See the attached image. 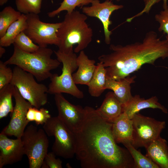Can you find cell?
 <instances>
[{"label": "cell", "mask_w": 168, "mask_h": 168, "mask_svg": "<svg viewBox=\"0 0 168 168\" xmlns=\"http://www.w3.org/2000/svg\"><path fill=\"white\" fill-rule=\"evenodd\" d=\"M86 115L80 129L74 133L75 155L82 168L134 167L127 150L119 146L112 132V123L97 110L85 107Z\"/></svg>", "instance_id": "6da1fadb"}, {"label": "cell", "mask_w": 168, "mask_h": 168, "mask_svg": "<svg viewBox=\"0 0 168 168\" xmlns=\"http://www.w3.org/2000/svg\"><path fill=\"white\" fill-rule=\"evenodd\" d=\"M111 52L98 58L105 68L106 77L115 80L125 78L144 64L154 65L157 59L168 58V40H161L154 31L145 35L141 42L123 45H110Z\"/></svg>", "instance_id": "7a4b0ae2"}, {"label": "cell", "mask_w": 168, "mask_h": 168, "mask_svg": "<svg viewBox=\"0 0 168 168\" xmlns=\"http://www.w3.org/2000/svg\"><path fill=\"white\" fill-rule=\"evenodd\" d=\"M87 18L86 15L77 10L67 13L57 32L60 41L58 51L66 54L73 51L78 53L87 47L93 35L92 29L86 22Z\"/></svg>", "instance_id": "3957f363"}, {"label": "cell", "mask_w": 168, "mask_h": 168, "mask_svg": "<svg viewBox=\"0 0 168 168\" xmlns=\"http://www.w3.org/2000/svg\"><path fill=\"white\" fill-rule=\"evenodd\" d=\"M12 55L5 64L14 65L32 74L39 82L50 78L52 74L51 70L59 67L60 62L51 56L53 50L47 47H40L32 53L25 52L15 43Z\"/></svg>", "instance_id": "277c9868"}, {"label": "cell", "mask_w": 168, "mask_h": 168, "mask_svg": "<svg viewBox=\"0 0 168 168\" xmlns=\"http://www.w3.org/2000/svg\"><path fill=\"white\" fill-rule=\"evenodd\" d=\"M57 59L63 64L62 72L58 75L52 74L48 93L51 94L66 93L78 99L84 97L83 92L77 87L72 77L73 72L77 68V56L74 51L66 54L58 51H54Z\"/></svg>", "instance_id": "5b68a950"}, {"label": "cell", "mask_w": 168, "mask_h": 168, "mask_svg": "<svg viewBox=\"0 0 168 168\" xmlns=\"http://www.w3.org/2000/svg\"><path fill=\"white\" fill-rule=\"evenodd\" d=\"M43 129L48 136L55 138L52 150L56 155L65 159L72 158L75 155L74 133L57 116L49 119L43 124Z\"/></svg>", "instance_id": "8992f818"}, {"label": "cell", "mask_w": 168, "mask_h": 168, "mask_svg": "<svg viewBox=\"0 0 168 168\" xmlns=\"http://www.w3.org/2000/svg\"><path fill=\"white\" fill-rule=\"evenodd\" d=\"M13 71L10 83L17 88L21 96L32 106L39 109L47 103L48 87L38 83L32 74L17 66Z\"/></svg>", "instance_id": "52a82bcc"}, {"label": "cell", "mask_w": 168, "mask_h": 168, "mask_svg": "<svg viewBox=\"0 0 168 168\" xmlns=\"http://www.w3.org/2000/svg\"><path fill=\"white\" fill-rule=\"evenodd\" d=\"M47 136L43 129H38L32 124L25 130L21 138L30 168H41L48 152L49 141Z\"/></svg>", "instance_id": "ba28073f"}, {"label": "cell", "mask_w": 168, "mask_h": 168, "mask_svg": "<svg viewBox=\"0 0 168 168\" xmlns=\"http://www.w3.org/2000/svg\"><path fill=\"white\" fill-rule=\"evenodd\" d=\"M26 15L27 26L24 31L34 43L42 47L49 44L59 46L60 41L57 32L61 22L46 23L40 20L38 14Z\"/></svg>", "instance_id": "9c48e42d"}, {"label": "cell", "mask_w": 168, "mask_h": 168, "mask_svg": "<svg viewBox=\"0 0 168 168\" xmlns=\"http://www.w3.org/2000/svg\"><path fill=\"white\" fill-rule=\"evenodd\" d=\"M133 124L132 145L136 148L145 147L149 143L160 136L165 128L166 122L136 114L132 119Z\"/></svg>", "instance_id": "30bf717a"}, {"label": "cell", "mask_w": 168, "mask_h": 168, "mask_svg": "<svg viewBox=\"0 0 168 168\" xmlns=\"http://www.w3.org/2000/svg\"><path fill=\"white\" fill-rule=\"evenodd\" d=\"M13 96L15 104L11 118L8 125L2 132L7 136H13L16 138H21L29 122L26 118L27 111L32 106L23 97L15 86Z\"/></svg>", "instance_id": "8fae6325"}, {"label": "cell", "mask_w": 168, "mask_h": 168, "mask_svg": "<svg viewBox=\"0 0 168 168\" xmlns=\"http://www.w3.org/2000/svg\"><path fill=\"white\" fill-rule=\"evenodd\" d=\"M54 100L58 117L74 133L77 132L82 125L86 116L85 107L71 104L62 93L55 94Z\"/></svg>", "instance_id": "7c38bea8"}, {"label": "cell", "mask_w": 168, "mask_h": 168, "mask_svg": "<svg viewBox=\"0 0 168 168\" xmlns=\"http://www.w3.org/2000/svg\"><path fill=\"white\" fill-rule=\"evenodd\" d=\"M90 6L82 7V12L87 16L95 17L102 23L105 35V41L107 44H110L112 32L109 29L112 21L110 20L112 13L116 10L122 8V5L114 4L111 0H106L100 2L99 0H93Z\"/></svg>", "instance_id": "4fadbf2b"}, {"label": "cell", "mask_w": 168, "mask_h": 168, "mask_svg": "<svg viewBox=\"0 0 168 168\" xmlns=\"http://www.w3.org/2000/svg\"><path fill=\"white\" fill-rule=\"evenodd\" d=\"M2 132L0 134V168L21 161L25 155L21 138L12 139Z\"/></svg>", "instance_id": "5bb4252c"}, {"label": "cell", "mask_w": 168, "mask_h": 168, "mask_svg": "<svg viewBox=\"0 0 168 168\" xmlns=\"http://www.w3.org/2000/svg\"><path fill=\"white\" fill-rule=\"evenodd\" d=\"M147 108L158 109L166 114L168 112L167 109L158 102L156 96H153L146 99L141 98L139 95L133 96L127 104L123 106V112L129 119H132L136 114L139 113L142 110Z\"/></svg>", "instance_id": "9a60e30c"}, {"label": "cell", "mask_w": 168, "mask_h": 168, "mask_svg": "<svg viewBox=\"0 0 168 168\" xmlns=\"http://www.w3.org/2000/svg\"><path fill=\"white\" fill-rule=\"evenodd\" d=\"M135 76H128L119 80L106 77L105 88L113 91L122 106L127 104L132 98L131 85L135 82Z\"/></svg>", "instance_id": "2e32d148"}, {"label": "cell", "mask_w": 168, "mask_h": 168, "mask_svg": "<svg viewBox=\"0 0 168 168\" xmlns=\"http://www.w3.org/2000/svg\"><path fill=\"white\" fill-rule=\"evenodd\" d=\"M78 69L72 74L76 84L88 85L95 72L96 61L89 59L83 50L80 52L77 59Z\"/></svg>", "instance_id": "e0dca14e"}, {"label": "cell", "mask_w": 168, "mask_h": 168, "mask_svg": "<svg viewBox=\"0 0 168 168\" xmlns=\"http://www.w3.org/2000/svg\"><path fill=\"white\" fill-rule=\"evenodd\" d=\"M145 155L161 168H168V146L166 141L160 136L145 147Z\"/></svg>", "instance_id": "ac0fdd59"}, {"label": "cell", "mask_w": 168, "mask_h": 168, "mask_svg": "<svg viewBox=\"0 0 168 168\" xmlns=\"http://www.w3.org/2000/svg\"><path fill=\"white\" fill-rule=\"evenodd\" d=\"M133 130L132 119L123 112L112 123V133L117 143H122L126 141L131 143Z\"/></svg>", "instance_id": "d6986e66"}, {"label": "cell", "mask_w": 168, "mask_h": 168, "mask_svg": "<svg viewBox=\"0 0 168 168\" xmlns=\"http://www.w3.org/2000/svg\"><path fill=\"white\" fill-rule=\"evenodd\" d=\"M106 120L112 122L123 112V106L113 91L108 92L100 107L96 109Z\"/></svg>", "instance_id": "ffe728a7"}, {"label": "cell", "mask_w": 168, "mask_h": 168, "mask_svg": "<svg viewBox=\"0 0 168 168\" xmlns=\"http://www.w3.org/2000/svg\"><path fill=\"white\" fill-rule=\"evenodd\" d=\"M106 79L105 68L99 62L96 65L93 76L87 85L88 92L91 96L99 97L106 90Z\"/></svg>", "instance_id": "44dd1931"}, {"label": "cell", "mask_w": 168, "mask_h": 168, "mask_svg": "<svg viewBox=\"0 0 168 168\" xmlns=\"http://www.w3.org/2000/svg\"><path fill=\"white\" fill-rule=\"evenodd\" d=\"M27 16L22 14L19 18L12 24L7 28L5 34L0 39V46L4 47L13 44L15 39L27 27Z\"/></svg>", "instance_id": "7402d4cb"}, {"label": "cell", "mask_w": 168, "mask_h": 168, "mask_svg": "<svg viewBox=\"0 0 168 168\" xmlns=\"http://www.w3.org/2000/svg\"><path fill=\"white\" fill-rule=\"evenodd\" d=\"M15 86L10 83L0 90V119L7 116L9 113L13 112L14 107L12 102V97Z\"/></svg>", "instance_id": "603a6c76"}, {"label": "cell", "mask_w": 168, "mask_h": 168, "mask_svg": "<svg viewBox=\"0 0 168 168\" xmlns=\"http://www.w3.org/2000/svg\"><path fill=\"white\" fill-rule=\"evenodd\" d=\"M127 148L133 159L135 168H159V166L149 158L138 151L129 141L122 143Z\"/></svg>", "instance_id": "cb8c5ba5"}, {"label": "cell", "mask_w": 168, "mask_h": 168, "mask_svg": "<svg viewBox=\"0 0 168 168\" xmlns=\"http://www.w3.org/2000/svg\"><path fill=\"white\" fill-rule=\"evenodd\" d=\"M22 13L12 7L8 6L0 12V38L5 34L9 26L18 20Z\"/></svg>", "instance_id": "d4e9b609"}, {"label": "cell", "mask_w": 168, "mask_h": 168, "mask_svg": "<svg viewBox=\"0 0 168 168\" xmlns=\"http://www.w3.org/2000/svg\"><path fill=\"white\" fill-rule=\"evenodd\" d=\"M93 0H63L60 6L56 9L48 13L50 17H53L63 11L70 13L73 12L76 7H82L91 3Z\"/></svg>", "instance_id": "484cf974"}, {"label": "cell", "mask_w": 168, "mask_h": 168, "mask_svg": "<svg viewBox=\"0 0 168 168\" xmlns=\"http://www.w3.org/2000/svg\"><path fill=\"white\" fill-rule=\"evenodd\" d=\"M42 0H16L18 11L22 14H38L41 12Z\"/></svg>", "instance_id": "4316f807"}, {"label": "cell", "mask_w": 168, "mask_h": 168, "mask_svg": "<svg viewBox=\"0 0 168 168\" xmlns=\"http://www.w3.org/2000/svg\"><path fill=\"white\" fill-rule=\"evenodd\" d=\"M51 117L47 109L32 106L29 108L26 114L27 119L29 122L34 121L37 125L44 124Z\"/></svg>", "instance_id": "83f0119b"}, {"label": "cell", "mask_w": 168, "mask_h": 168, "mask_svg": "<svg viewBox=\"0 0 168 168\" xmlns=\"http://www.w3.org/2000/svg\"><path fill=\"white\" fill-rule=\"evenodd\" d=\"M14 43L21 50L28 53L35 52L40 47L38 45L33 42L24 31L21 32L17 36Z\"/></svg>", "instance_id": "f1b7e54d"}, {"label": "cell", "mask_w": 168, "mask_h": 168, "mask_svg": "<svg viewBox=\"0 0 168 168\" xmlns=\"http://www.w3.org/2000/svg\"><path fill=\"white\" fill-rule=\"evenodd\" d=\"M13 71L2 61H0V90L11 83Z\"/></svg>", "instance_id": "f546056e"}, {"label": "cell", "mask_w": 168, "mask_h": 168, "mask_svg": "<svg viewBox=\"0 0 168 168\" xmlns=\"http://www.w3.org/2000/svg\"><path fill=\"white\" fill-rule=\"evenodd\" d=\"M163 9L155 15V18L159 24L158 31L166 34V39L168 40V7Z\"/></svg>", "instance_id": "4dcf8cb0"}, {"label": "cell", "mask_w": 168, "mask_h": 168, "mask_svg": "<svg viewBox=\"0 0 168 168\" xmlns=\"http://www.w3.org/2000/svg\"><path fill=\"white\" fill-rule=\"evenodd\" d=\"M56 155L53 152H48L46 155L41 168H62V161L56 158Z\"/></svg>", "instance_id": "1f68e13d"}, {"label": "cell", "mask_w": 168, "mask_h": 168, "mask_svg": "<svg viewBox=\"0 0 168 168\" xmlns=\"http://www.w3.org/2000/svg\"><path fill=\"white\" fill-rule=\"evenodd\" d=\"M6 50L4 47L0 46V58H1L5 53Z\"/></svg>", "instance_id": "d6a6232c"}, {"label": "cell", "mask_w": 168, "mask_h": 168, "mask_svg": "<svg viewBox=\"0 0 168 168\" xmlns=\"http://www.w3.org/2000/svg\"><path fill=\"white\" fill-rule=\"evenodd\" d=\"M8 0H0V5L2 6L6 4L8 1Z\"/></svg>", "instance_id": "836d02e7"}, {"label": "cell", "mask_w": 168, "mask_h": 168, "mask_svg": "<svg viewBox=\"0 0 168 168\" xmlns=\"http://www.w3.org/2000/svg\"><path fill=\"white\" fill-rule=\"evenodd\" d=\"M167 0H163V9H164L168 7L167 5Z\"/></svg>", "instance_id": "e575fe53"}, {"label": "cell", "mask_w": 168, "mask_h": 168, "mask_svg": "<svg viewBox=\"0 0 168 168\" xmlns=\"http://www.w3.org/2000/svg\"><path fill=\"white\" fill-rule=\"evenodd\" d=\"M117 1L119 2L120 1V0H116Z\"/></svg>", "instance_id": "d590c367"}]
</instances>
